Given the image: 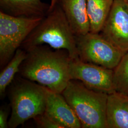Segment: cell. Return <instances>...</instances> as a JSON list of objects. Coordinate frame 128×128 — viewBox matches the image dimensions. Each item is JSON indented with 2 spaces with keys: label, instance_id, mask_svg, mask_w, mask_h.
<instances>
[{
  "label": "cell",
  "instance_id": "cell-1",
  "mask_svg": "<svg viewBox=\"0 0 128 128\" xmlns=\"http://www.w3.org/2000/svg\"><path fill=\"white\" fill-rule=\"evenodd\" d=\"M19 73L25 79L37 82L52 91L62 93L71 80L72 58L64 50L42 45L27 51Z\"/></svg>",
  "mask_w": 128,
  "mask_h": 128
},
{
  "label": "cell",
  "instance_id": "cell-2",
  "mask_svg": "<svg viewBox=\"0 0 128 128\" xmlns=\"http://www.w3.org/2000/svg\"><path fill=\"white\" fill-rule=\"evenodd\" d=\"M42 45L66 50L72 59L79 58L76 36L58 3L42 18L22 46L27 51Z\"/></svg>",
  "mask_w": 128,
  "mask_h": 128
},
{
  "label": "cell",
  "instance_id": "cell-3",
  "mask_svg": "<svg viewBox=\"0 0 128 128\" xmlns=\"http://www.w3.org/2000/svg\"><path fill=\"white\" fill-rule=\"evenodd\" d=\"M80 122L82 128H107L108 94L92 90L76 80H70L61 93Z\"/></svg>",
  "mask_w": 128,
  "mask_h": 128
},
{
  "label": "cell",
  "instance_id": "cell-4",
  "mask_svg": "<svg viewBox=\"0 0 128 128\" xmlns=\"http://www.w3.org/2000/svg\"><path fill=\"white\" fill-rule=\"evenodd\" d=\"M46 87L27 79L16 84L10 94L9 127L15 128L45 112Z\"/></svg>",
  "mask_w": 128,
  "mask_h": 128
},
{
  "label": "cell",
  "instance_id": "cell-5",
  "mask_svg": "<svg viewBox=\"0 0 128 128\" xmlns=\"http://www.w3.org/2000/svg\"><path fill=\"white\" fill-rule=\"evenodd\" d=\"M43 18L16 17L0 11V64L4 66Z\"/></svg>",
  "mask_w": 128,
  "mask_h": 128
},
{
  "label": "cell",
  "instance_id": "cell-6",
  "mask_svg": "<svg viewBox=\"0 0 128 128\" xmlns=\"http://www.w3.org/2000/svg\"><path fill=\"white\" fill-rule=\"evenodd\" d=\"M76 38L79 58L86 62L114 70L125 54L100 33L89 32Z\"/></svg>",
  "mask_w": 128,
  "mask_h": 128
},
{
  "label": "cell",
  "instance_id": "cell-7",
  "mask_svg": "<svg viewBox=\"0 0 128 128\" xmlns=\"http://www.w3.org/2000/svg\"><path fill=\"white\" fill-rule=\"evenodd\" d=\"M69 73L71 80H76L86 87L108 94L115 91L114 70L84 62L79 58L71 60Z\"/></svg>",
  "mask_w": 128,
  "mask_h": 128
},
{
  "label": "cell",
  "instance_id": "cell-8",
  "mask_svg": "<svg viewBox=\"0 0 128 128\" xmlns=\"http://www.w3.org/2000/svg\"><path fill=\"white\" fill-rule=\"evenodd\" d=\"M100 34L120 50L128 52V9L125 0H114Z\"/></svg>",
  "mask_w": 128,
  "mask_h": 128
},
{
  "label": "cell",
  "instance_id": "cell-9",
  "mask_svg": "<svg viewBox=\"0 0 128 128\" xmlns=\"http://www.w3.org/2000/svg\"><path fill=\"white\" fill-rule=\"evenodd\" d=\"M44 112L62 128H82L80 120L62 94L48 88Z\"/></svg>",
  "mask_w": 128,
  "mask_h": 128
},
{
  "label": "cell",
  "instance_id": "cell-10",
  "mask_svg": "<svg viewBox=\"0 0 128 128\" xmlns=\"http://www.w3.org/2000/svg\"><path fill=\"white\" fill-rule=\"evenodd\" d=\"M76 36L90 32L86 0H58Z\"/></svg>",
  "mask_w": 128,
  "mask_h": 128
},
{
  "label": "cell",
  "instance_id": "cell-11",
  "mask_svg": "<svg viewBox=\"0 0 128 128\" xmlns=\"http://www.w3.org/2000/svg\"><path fill=\"white\" fill-rule=\"evenodd\" d=\"M50 9L42 0H0V11L14 16L44 18Z\"/></svg>",
  "mask_w": 128,
  "mask_h": 128
},
{
  "label": "cell",
  "instance_id": "cell-12",
  "mask_svg": "<svg viewBox=\"0 0 128 128\" xmlns=\"http://www.w3.org/2000/svg\"><path fill=\"white\" fill-rule=\"evenodd\" d=\"M107 128H128V96L114 91L108 95Z\"/></svg>",
  "mask_w": 128,
  "mask_h": 128
},
{
  "label": "cell",
  "instance_id": "cell-13",
  "mask_svg": "<svg viewBox=\"0 0 128 128\" xmlns=\"http://www.w3.org/2000/svg\"><path fill=\"white\" fill-rule=\"evenodd\" d=\"M114 0H86L90 32L100 33Z\"/></svg>",
  "mask_w": 128,
  "mask_h": 128
},
{
  "label": "cell",
  "instance_id": "cell-14",
  "mask_svg": "<svg viewBox=\"0 0 128 128\" xmlns=\"http://www.w3.org/2000/svg\"><path fill=\"white\" fill-rule=\"evenodd\" d=\"M27 56V52L18 48L14 56L0 74V96H4L5 90L12 81L16 74L19 72L20 66Z\"/></svg>",
  "mask_w": 128,
  "mask_h": 128
},
{
  "label": "cell",
  "instance_id": "cell-15",
  "mask_svg": "<svg viewBox=\"0 0 128 128\" xmlns=\"http://www.w3.org/2000/svg\"><path fill=\"white\" fill-rule=\"evenodd\" d=\"M115 91L128 96V51L114 69Z\"/></svg>",
  "mask_w": 128,
  "mask_h": 128
},
{
  "label": "cell",
  "instance_id": "cell-16",
  "mask_svg": "<svg viewBox=\"0 0 128 128\" xmlns=\"http://www.w3.org/2000/svg\"><path fill=\"white\" fill-rule=\"evenodd\" d=\"M33 119L38 128H62L45 112L38 115Z\"/></svg>",
  "mask_w": 128,
  "mask_h": 128
},
{
  "label": "cell",
  "instance_id": "cell-17",
  "mask_svg": "<svg viewBox=\"0 0 128 128\" xmlns=\"http://www.w3.org/2000/svg\"><path fill=\"white\" fill-rule=\"evenodd\" d=\"M9 110L8 108L2 107L0 109V128L9 127L8 116Z\"/></svg>",
  "mask_w": 128,
  "mask_h": 128
},
{
  "label": "cell",
  "instance_id": "cell-18",
  "mask_svg": "<svg viewBox=\"0 0 128 128\" xmlns=\"http://www.w3.org/2000/svg\"><path fill=\"white\" fill-rule=\"evenodd\" d=\"M58 0H51L50 11L54 8V7L56 6V5L58 4Z\"/></svg>",
  "mask_w": 128,
  "mask_h": 128
},
{
  "label": "cell",
  "instance_id": "cell-19",
  "mask_svg": "<svg viewBox=\"0 0 128 128\" xmlns=\"http://www.w3.org/2000/svg\"><path fill=\"white\" fill-rule=\"evenodd\" d=\"M125 0V2H126V5H127V6L128 9V0Z\"/></svg>",
  "mask_w": 128,
  "mask_h": 128
}]
</instances>
